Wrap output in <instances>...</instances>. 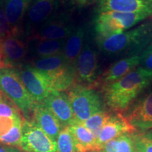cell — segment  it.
Wrapping results in <instances>:
<instances>
[{
	"instance_id": "1",
	"label": "cell",
	"mask_w": 152,
	"mask_h": 152,
	"mask_svg": "<svg viewBox=\"0 0 152 152\" xmlns=\"http://www.w3.org/2000/svg\"><path fill=\"white\" fill-rule=\"evenodd\" d=\"M152 83V71L138 66L115 83L102 89L104 103L115 113L128 109L137 97Z\"/></svg>"
},
{
	"instance_id": "2",
	"label": "cell",
	"mask_w": 152,
	"mask_h": 152,
	"mask_svg": "<svg viewBox=\"0 0 152 152\" xmlns=\"http://www.w3.org/2000/svg\"><path fill=\"white\" fill-rule=\"evenodd\" d=\"M152 42V19L107 39L97 40L99 48L111 56L138 55Z\"/></svg>"
},
{
	"instance_id": "3",
	"label": "cell",
	"mask_w": 152,
	"mask_h": 152,
	"mask_svg": "<svg viewBox=\"0 0 152 152\" xmlns=\"http://www.w3.org/2000/svg\"><path fill=\"white\" fill-rule=\"evenodd\" d=\"M149 18H151L147 15L136 13L107 11L97 14L94 19L96 41L122 33Z\"/></svg>"
},
{
	"instance_id": "4",
	"label": "cell",
	"mask_w": 152,
	"mask_h": 152,
	"mask_svg": "<svg viewBox=\"0 0 152 152\" xmlns=\"http://www.w3.org/2000/svg\"><path fill=\"white\" fill-rule=\"evenodd\" d=\"M0 90L21 111L26 119L33 113L35 102L14 68L0 70Z\"/></svg>"
},
{
	"instance_id": "5",
	"label": "cell",
	"mask_w": 152,
	"mask_h": 152,
	"mask_svg": "<svg viewBox=\"0 0 152 152\" xmlns=\"http://www.w3.org/2000/svg\"><path fill=\"white\" fill-rule=\"evenodd\" d=\"M68 96L75 118L80 122L104 111V103L100 95L91 87L75 84L68 91Z\"/></svg>"
},
{
	"instance_id": "6",
	"label": "cell",
	"mask_w": 152,
	"mask_h": 152,
	"mask_svg": "<svg viewBox=\"0 0 152 152\" xmlns=\"http://www.w3.org/2000/svg\"><path fill=\"white\" fill-rule=\"evenodd\" d=\"M14 69L35 103L43 102L54 90L46 74L30 64H23Z\"/></svg>"
},
{
	"instance_id": "7",
	"label": "cell",
	"mask_w": 152,
	"mask_h": 152,
	"mask_svg": "<svg viewBox=\"0 0 152 152\" xmlns=\"http://www.w3.org/2000/svg\"><path fill=\"white\" fill-rule=\"evenodd\" d=\"M20 149L24 152H56V142L51 139L34 121L23 119Z\"/></svg>"
},
{
	"instance_id": "8",
	"label": "cell",
	"mask_w": 152,
	"mask_h": 152,
	"mask_svg": "<svg viewBox=\"0 0 152 152\" xmlns=\"http://www.w3.org/2000/svg\"><path fill=\"white\" fill-rule=\"evenodd\" d=\"M98 54L96 49L87 41L84 44L75 63L76 84L94 89L99 76Z\"/></svg>"
},
{
	"instance_id": "9",
	"label": "cell",
	"mask_w": 152,
	"mask_h": 152,
	"mask_svg": "<svg viewBox=\"0 0 152 152\" xmlns=\"http://www.w3.org/2000/svg\"><path fill=\"white\" fill-rule=\"evenodd\" d=\"M75 28L66 17L52 16L30 35L31 39H65Z\"/></svg>"
},
{
	"instance_id": "10",
	"label": "cell",
	"mask_w": 152,
	"mask_h": 152,
	"mask_svg": "<svg viewBox=\"0 0 152 152\" xmlns=\"http://www.w3.org/2000/svg\"><path fill=\"white\" fill-rule=\"evenodd\" d=\"M2 68H16L23 65L28 54V45L19 37V34H12L1 42Z\"/></svg>"
},
{
	"instance_id": "11",
	"label": "cell",
	"mask_w": 152,
	"mask_h": 152,
	"mask_svg": "<svg viewBox=\"0 0 152 152\" xmlns=\"http://www.w3.org/2000/svg\"><path fill=\"white\" fill-rule=\"evenodd\" d=\"M107 11L143 14L152 18V0H98L96 12Z\"/></svg>"
},
{
	"instance_id": "12",
	"label": "cell",
	"mask_w": 152,
	"mask_h": 152,
	"mask_svg": "<svg viewBox=\"0 0 152 152\" xmlns=\"http://www.w3.org/2000/svg\"><path fill=\"white\" fill-rule=\"evenodd\" d=\"M140 55L125 57L117 61L108 68L103 73L99 75L95 83L94 89L96 87H103L115 83L140 66Z\"/></svg>"
},
{
	"instance_id": "13",
	"label": "cell",
	"mask_w": 152,
	"mask_h": 152,
	"mask_svg": "<svg viewBox=\"0 0 152 152\" xmlns=\"http://www.w3.org/2000/svg\"><path fill=\"white\" fill-rule=\"evenodd\" d=\"M134 131V128L122 114L120 113H115L113 115L110 114L96 137L99 149L101 151L106 143L114 139L127 133H132Z\"/></svg>"
},
{
	"instance_id": "14",
	"label": "cell",
	"mask_w": 152,
	"mask_h": 152,
	"mask_svg": "<svg viewBox=\"0 0 152 152\" xmlns=\"http://www.w3.org/2000/svg\"><path fill=\"white\" fill-rule=\"evenodd\" d=\"M43 103L59 121L63 128L69 126L75 119L68 94L64 92L52 91Z\"/></svg>"
},
{
	"instance_id": "15",
	"label": "cell",
	"mask_w": 152,
	"mask_h": 152,
	"mask_svg": "<svg viewBox=\"0 0 152 152\" xmlns=\"http://www.w3.org/2000/svg\"><path fill=\"white\" fill-rule=\"evenodd\" d=\"M56 0H34L28 9L26 33L31 35L37 28L52 16L56 9Z\"/></svg>"
},
{
	"instance_id": "16",
	"label": "cell",
	"mask_w": 152,
	"mask_h": 152,
	"mask_svg": "<svg viewBox=\"0 0 152 152\" xmlns=\"http://www.w3.org/2000/svg\"><path fill=\"white\" fill-rule=\"evenodd\" d=\"M126 118L134 129H152V91L133 106Z\"/></svg>"
},
{
	"instance_id": "17",
	"label": "cell",
	"mask_w": 152,
	"mask_h": 152,
	"mask_svg": "<svg viewBox=\"0 0 152 152\" xmlns=\"http://www.w3.org/2000/svg\"><path fill=\"white\" fill-rule=\"evenodd\" d=\"M34 120L38 126L51 139L56 142L63 127L59 121L43 102L36 103L33 110Z\"/></svg>"
},
{
	"instance_id": "18",
	"label": "cell",
	"mask_w": 152,
	"mask_h": 152,
	"mask_svg": "<svg viewBox=\"0 0 152 152\" xmlns=\"http://www.w3.org/2000/svg\"><path fill=\"white\" fill-rule=\"evenodd\" d=\"M80 152L99 151L96 139L80 121L75 119L68 126Z\"/></svg>"
},
{
	"instance_id": "19",
	"label": "cell",
	"mask_w": 152,
	"mask_h": 152,
	"mask_svg": "<svg viewBox=\"0 0 152 152\" xmlns=\"http://www.w3.org/2000/svg\"><path fill=\"white\" fill-rule=\"evenodd\" d=\"M33 0H7L4 11L14 34L20 33V25Z\"/></svg>"
},
{
	"instance_id": "20",
	"label": "cell",
	"mask_w": 152,
	"mask_h": 152,
	"mask_svg": "<svg viewBox=\"0 0 152 152\" xmlns=\"http://www.w3.org/2000/svg\"><path fill=\"white\" fill-rule=\"evenodd\" d=\"M85 34L86 31L84 28H75L66 41L63 54L68 64L74 67H75L76 61L84 46Z\"/></svg>"
},
{
	"instance_id": "21",
	"label": "cell",
	"mask_w": 152,
	"mask_h": 152,
	"mask_svg": "<svg viewBox=\"0 0 152 152\" xmlns=\"http://www.w3.org/2000/svg\"><path fill=\"white\" fill-rule=\"evenodd\" d=\"M30 50L37 58L63 54L65 39H32Z\"/></svg>"
},
{
	"instance_id": "22",
	"label": "cell",
	"mask_w": 152,
	"mask_h": 152,
	"mask_svg": "<svg viewBox=\"0 0 152 152\" xmlns=\"http://www.w3.org/2000/svg\"><path fill=\"white\" fill-rule=\"evenodd\" d=\"M68 65L70 64L67 62L63 54L43 58H37L31 63L33 67L43 72L46 75H51L56 73Z\"/></svg>"
},
{
	"instance_id": "23",
	"label": "cell",
	"mask_w": 152,
	"mask_h": 152,
	"mask_svg": "<svg viewBox=\"0 0 152 152\" xmlns=\"http://www.w3.org/2000/svg\"><path fill=\"white\" fill-rule=\"evenodd\" d=\"M103 152H137L134 140V134L127 133L106 143L102 149Z\"/></svg>"
},
{
	"instance_id": "24",
	"label": "cell",
	"mask_w": 152,
	"mask_h": 152,
	"mask_svg": "<svg viewBox=\"0 0 152 152\" xmlns=\"http://www.w3.org/2000/svg\"><path fill=\"white\" fill-rule=\"evenodd\" d=\"M56 152H80L69 128H63L56 140Z\"/></svg>"
},
{
	"instance_id": "25",
	"label": "cell",
	"mask_w": 152,
	"mask_h": 152,
	"mask_svg": "<svg viewBox=\"0 0 152 152\" xmlns=\"http://www.w3.org/2000/svg\"><path fill=\"white\" fill-rule=\"evenodd\" d=\"M110 114L105 111H102L94 114L88 119L82 122L83 125L94 134L95 137H97L101 130L103 128L106 121H107Z\"/></svg>"
},
{
	"instance_id": "26",
	"label": "cell",
	"mask_w": 152,
	"mask_h": 152,
	"mask_svg": "<svg viewBox=\"0 0 152 152\" xmlns=\"http://www.w3.org/2000/svg\"><path fill=\"white\" fill-rule=\"evenodd\" d=\"M22 122L23 120L19 121L9 131V133L0 137V143L20 148L22 136Z\"/></svg>"
},
{
	"instance_id": "27",
	"label": "cell",
	"mask_w": 152,
	"mask_h": 152,
	"mask_svg": "<svg viewBox=\"0 0 152 152\" xmlns=\"http://www.w3.org/2000/svg\"><path fill=\"white\" fill-rule=\"evenodd\" d=\"M0 117H21L18 109L0 90Z\"/></svg>"
},
{
	"instance_id": "28",
	"label": "cell",
	"mask_w": 152,
	"mask_h": 152,
	"mask_svg": "<svg viewBox=\"0 0 152 152\" xmlns=\"http://www.w3.org/2000/svg\"><path fill=\"white\" fill-rule=\"evenodd\" d=\"M137 152H152V131L134 134Z\"/></svg>"
},
{
	"instance_id": "29",
	"label": "cell",
	"mask_w": 152,
	"mask_h": 152,
	"mask_svg": "<svg viewBox=\"0 0 152 152\" xmlns=\"http://www.w3.org/2000/svg\"><path fill=\"white\" fill-rule=\"evenodd\" d=\"M12 34L14 33L5 14L4 8L2 6H0V42Z\"/></svg>"
},
{
	"instance_id": "30",
	"label": "cell",
	"mask_w": 152,
	"mask_h": 152,
	"mask_svg": "<svg viewBox=\"0 0 152 152\" xmlns=\"http://www.w3.org/2000/svg\"><path fill=\"white\" fill-rule=\"evenodd\" d=\"M21 120V117H0V137L9 133L16 123Z\"/></svg>"
},
{
	"instance_id": "31",
	"label": "cell",
	"mask_w": 152,
	"mask_h": 152,
	"mask_svg": "<svg viewBox=\"0 0 152 152\" xmlns=\"http://www.w3.org/2000/svg\"><path fill=\"white\" fill-rule=\"evenodd\" d=\"M140 66L152 71V42L140 55Z\"/></svg>"
},
{
	"instance_id": "32",
	"label": "cell",
	"mask_w": 152,
	"mask_h": 152,
	"mask_svg": "<svg viewBox=\"0 0 152 152\" xmlns=\"http://www.w3.org/2000/svg\"><path fill=\"white\" fill-rule=\"evenodd\" d=\"M0 152H24L20 148L12 147V146L6 145V144H0Z\"/></svg>"
},
{
	"instance_id": "33",
	"label": "cell",
	"mask_w": 152,
	"mask_h": 152,
	"mask_svg": "<svg viewBox=\"0 0 152 152\" xmlns=\"http://www.w3.org/2000/svg\"><path fill=\"white\" fill-rule=\"evenodd\" d=\"M73 4L77 6V7H83L87 4V0H71Z\"/></svg>"
},
{
	"instance_id": "34",
	"label": "cell",
	"mask_w": 152,
	"mask_h": 152,
	"mask_svg": "<svg viewBox=\"0 0 152 152\" xmlns=\"http://www.w3.org/2000/svg\"><path fill=\"white\" fill-rule=\"evenodd\" d=\"M2 68V53H1V45L0 42V70Z\"/></svg>"
},
{
	"instance_id": "35",
	"label": "cell",
	"mask_w": 152,
	"mask_h": 152,
	"mask_svg": "<svg viewBox=\"0 0 152 152\" xmlns=\"http://www.w3.org/2000/svg\"><path fill=\"white\" fill-rule=\"evenodd\" d=\"M96 1H98V0H87V4H91L94 3Z\"/></svg>"
},
{
	"instance_id": "36",
	"label": "cell",
	"mask_w": 152,
	"mask_h": 152,
	"mask_svg": "<svg viewBox=\"0 0 152 152\" xmlns=\"http://www.w3.org/2000/svg\"><path fill=\"white\" fill-rule=\"evenodd\" d=\"M96 152H103V151H96Z\"/></svg>"
}]
</instances>
